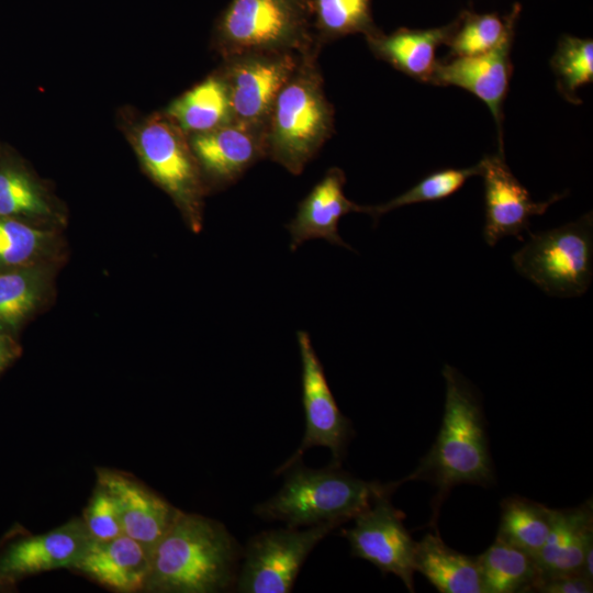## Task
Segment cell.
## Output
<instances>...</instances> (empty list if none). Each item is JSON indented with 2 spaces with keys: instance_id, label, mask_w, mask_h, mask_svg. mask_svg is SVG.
Listing matches in <instances>:
<instances>
[{
  "instance_id": "obj_1",
  "label": "cell",
  "mask_w": 593,
  "mask_h": 593,
  "mask_svg": "<svg viewBox=\"0 0 593 593\" xmlns=\"http://www.w3.org/2000/svg\"><path fill=\"white\" fill-rule=\"evenodd\" d=\"M240 549L220 522L179 512L150 552L145 592L215 593L237 578Z\"/></svg>"
},
{
  "instance_id": "obj_2",
  "label": "cell",
  "mask_w": 593,
  "mask_h": 593,
  "mask_svg": "<svg viewBox=\"0 0 593 593\" xmlns=\"http://www.w3.org/2000/svg\"><path fill=\"white\" fill-rule=\"evenodd\" d=\"M445 407L438 435L417 468L405 479L424 480L437 486L434 511L450 490L460 484L494 483L484 414L479 395L454 367L445 365Z\"/></svg>"
},
{
  "instance_id": "obj_3",
  "label": "cell",
  "mask_w": 593,
  "mask_h": 593,
  "mask_svg": "<svg viewBox=\"0 0 593 593\" xmlns=\"http://www.w3.org/2000/svg\"><path fill=\"white\" fill-rule=\"evenodd\" d=\"M306 54L279 92L267 122V157L290 174H302L334 131V108L326 98L316 57Z\"/></svg>"
},
{
  "instance_id": "obj_4",
  "label": "cell",
  "mask_w": 593,
  "mask_h": 593,
  "mask_svg": "<svg viewBox=\"0 0 593 593\" xmlns=\"http://www.w3.org/2000/svg\"><path fill=\"white\" fill-rule=\"evenodd\" d=\"M283 472L281 489L254 512L264 519L281 521L296 528L323 523L342 525L368 508L378 495L394 491L400 484L363 481L339 466L310 469L300 460Z\"/></svg>"
},
{
  "instance_id": "obj_5",
  "label": "cell",
  "mask_w": 593,
  "mask_h": 593,
  "mask_svg": "<svg viewBox=\"0 0 593 593\" xmlns=\"http://www.w3.org/2000/svg\"><path fill=\"white\" fill-rule=\"evenodd\" d=\"M214 42L223 58L245 52H318L311 0H231Z\"/></svg>"
},
{
  "instance_id": "obj_6",
  "label": "cell",
  "mask_w": 593,
  "mask_h": 593,
  "mask_svg": "<svg viewBox=\"0 0 593 593\" xmlns=\"http://www.w3.org/2000/svg\"><path fill=\"white\" fill-rule=\"evenodd\" d=\"M513 265L527 280L551 296L584 294L593 277V216L530 234L513 255Z\"/></svg>"
},
{
  "instance_id": "obj_7",
  "label": "cell",
  "mask_w": 593,
  "mask_h": 593,
  "mask_svg": "<svg viewBox=\"0 0 593 593\" xmlns=\"http://www.w3.org/2000/svg\"><path fill=\"white\" fill-rule=\"evenodd\" d=\"M135 147L146 172L171 197L191 231L199 233L208 189L188 135L165 113H156L138 126Z\"/></svg>"
},
{
  "instance_id": "obj_8",
  "label": "cell",
  "mask_w": 593,
  "mask_h": 593,
  "mask_svg": "<svg viewBox=\"0 0 593 593\" xmlns=\"http://www.w3.org/2000/svg\"><path fill=\"white\" fill-rule=\"evenodd\" d=\"M337 523H323L299 530L296 527L261 532L251 537L236 578L242 593H288L314 547Z\"/></svg>"
},
{
  "instance_id": "obj_9",
  "label": "cell",
  "mask_w": 593,
  "mask_h": 593,
  "mask_svg": "<svg viewBox=\"0 0 593 593\" xmlns=\"http://www.w3.org/2000/svg\"><path fill=\"white\" fill-rule=\"evenodd\" d=\"M303 56L294 52H245L224 57L219 71L230 90L234 121L265 132L279 92Z\"/></svg>"
},
{
  "instance_id": "obj_10",
  "label": "cell",
  "mask_w": 593,
  "mask_h": 593,
  "mask_svg": "<svg viewBox=\"0 0 593 593\" xmlns=\"http://www.w3.org/2000/svg\"><path fill=\"white\" fill-rule=\"evenodd\" d=\"M393 491L378 495L372 504L354 517V526L342 532L351 555L376 566L383 574L396 575L414 592L416 541L403 524V513L390 501Z\"/></svg>"
},
{
  "instance_id": "obj_11",
  "label": "cell",
  "mask_w": 593,
  "mask_h": 593,
  "mask_svg": "<svg viewBox=\"0 0 593 593\" xmlns=\"http://www.w3.org/2000/svg\"><path fill=\"white\" fill-rule=\"evenodd\" d=\"M296 339L302 362L305 432L296 451L276 473H282L299 461L307 449L317 446L328 448L333 466H339L353 433L350 419L343 415L337 406L309 333L299 331Z\"/></svg>"
},
{
  "instance_id": "obj_12",
  "label": "cell",
  "mask_w": 593,
  "mask_h": 593,
  "mask_svg": "<svg viewBox=\"0 0 593 593\" xmlns=\"http://www.w3.org/2000/svg\"><path fill=\"white\" fill-rule=\"evenodd\" d=\"M92 538L80 517L47 533L21 536L0 550V579L14 584L30 575L56 569H72Z\"/></svg>"
},
{
  "instance_id": "obj_13",
  "label": "cell",
  "mask_w": 593,
  "mask_h": 593,
  "mask_svg": "<svg viewBox=\"0 0 593 593\" xmlns=\"http://www.w3.org/2000/svg\"><path fill=\"white\" fill-rule=\"evenodd\" d=\"M484 183L485 219L483 238L489 246L507 236L523 240V232L530 219L544 214L563 194H555L542 202L533 201L528 190L513 175L503 153L481 160Z\"/></svg>"
},
{
  "instance_id": "obj_14",
  "label": "cell",
  "mask_w": 593,
  "mask_h": 593,
  "mask_svg": "<svg viewBox=\"0 0 593 593\" xmlns=\"http://www.w3.org/2000/svg\"><path fill=\"white\" fill-rule=\"evenodd\" d=\"M265 132L233 121L188 135L206 189L235 183L258 160L267 157Z\"/></svg>"
},
{
  "instance_id": "obj_15",
  "label": "cell",
  "mask_w": 593,
  "mask_h": 593,
  "mask_svg": "<svg viewBox=\"0 0 593 593\" xmlns=\"http://www.w3.org/2000/svg\"><path fill=\"white\" fill-rule=\"evenodd\" d=\"M97 479L116 504L123 533L152 551L180 510L130 473L98 468Z\"/></svg>"
},
{
  "instance_id": "obj_16",
  "label": "cell",
  "mask_w": 593,
  "mask_h": 593,
  "mask_svg": "<svg viewBox=\"0 0 593 593\" xmlns=\"http://www.w3.org/2000/svg\"><path fill=\"white\" fill-rule=\"evenodd\" d=\"M512 42L513 37L485 54L437 61L430 79L433 85L466 89L485 103L496 123L502 153V109L512 76Z\"/></svg>"
},
{
  "instance_id": "obj_17",
  "label": "cell",
  "mask_w": 593,
  "mask_h": 593,
  "mask_svg": "<svg viewBox=\"0 0 593 593\" xmlns=\"http://www.w3.org/2000/svg\"><path fill=\"white\" fill-rule=\"evenodd\" d=\"M345 182L344 171L338 167H332L299 203L294 217L287 224L291 235V251L304 242L315 238L353 249L339 236L338 222L351 212L366 213V206L347 199L344 193Z\"/></svg>"
},
{
  "instance_id": "obj_18",
  "label": "cell",
  "mask_w": 593,
  "mask_h": 593,
  "mask_svg": "<svg viewBox=\"0 0 593 593\" xmlns=\"http://www.w3.org/2000/svg\"><path fill=\"white\" fill-rule=\"evenodd\" d=\"M150 552L125 534L109 540H92L71 570L114 592H141L145 591L148 579Z\"/></svg>"
},
{
  "instance_id": "obj_19",
  "label": "cell",
  "mask_w": 593,
  "mask_h": 593,
  "mask_svg": "<svg viewBox=\"0 0 593 593\" xmlns=\"http://www.w3.org/2000/svg\"><path fill=\"white\" fill-rule=\"evenodd\" d=\"M592 546L593 506L591 500L578 507L552 510L549 534L535 557L539 579L582 572L584 555Z\"/></svg>"
},
{
  "instance_id": "obj_20",
  "label": "cell",
  "mask_w": 593,
  "mask_h": 593,
  "mask_svg": "<svg viewBox=\"0 0 593 593\" xmlns=\"http://www.w3.org/2000/svg\"><path fill=\"white\" fill-rule=\"evenodd\" d=\"M454 26L455 21L427 30L402 27L390 34L378 30L366 41L378 58L416 80L430 82L437 65L436 48L446 43Z\"/></svg>"
},
{
  "instance_id": "obj_21",
  "label": "cell",
  "mask_w": 593,
  "mask_h": 593,
  "mask_svg": "<svg viewBox=\"0 0 593 593\" xmlns=\"http://www.w3.org/2000/svg\"><path fill=\"white\" fill-rule=\"evenodd\" d=\"M414 566L441 593H483L477 557L451 549L438 533L416 541Z\"/></svg>"
},
{
  "instance_id": "obj_22",
  "label": "cell",
  "mask_w": 593,
  "mask_h": 593,
  "mask_svg": "<svg viewBox=\"0 0 593 593\" xmlns=\"http://www.w3.org/2000/svg\"><path fill=\"white\" fill-rule=\"evenodd\" d=\"M164 113L187 135L234 121L230 90L220 71L175 99Z\"/></svg>"
},
{
  "instance_id": "obj_23",
  "label": "cell",
  "mask_w": 593,
  "mask_h": 593,
  "mask_svg": "<svg viewBox=\"0 0 593 593\" xmlns=\"http://www.w3.org/2000/svg\"><path fill=\"white\" fill-rule=\"evenodd\" d=\"M477 560L483 593L533 592L540 578L532 555L499 538Z\"/></svg>"
},
{
  "instance_id": "obj_24",
  "label": "cell",
  "mask_w": 593,
  "mask_h": 593,
  "mask_svg": "<svg viewBox=\"0 0 593 593\" xmlns=\"http://www.w3.org/2000/svg\"><path fill=\"white\" fill-rule=\"evenodd\" d=\"M48 271L40 264L0 272V331L12 335L41 305Z\"/></svg>"
},
{
  "instance_id": "obj_25",
  "label": "cell",
  "mask_w": 593,
  "mask_h": 593,
  "mask_svg": "<svg viewBox=\"0 0 593 593\" xmlns=\"http://www.w3.org/2000/svg\"><path fill=\"white\" fill-rule=\"evenodd\" d=\"M519 4L501 18L495 13H473L466 11L458 20L446 41L454 57H467L493 51L506 40L514 37L515 23L519 15Z\"/></svg>"
},
{
  "instance_id": "obj_26",
  "label": "cell",
  "mask_w": 593,
  "mask_h": 593,
  "mask_svg": "<svg viewBox=\"0 0 593 593\" xmlns=\"http://www.w3.org/2000/svg\"><path fill=\"white\" fill-rule=\"evenodd\" d=\"M552 521V508L518 495L501 502L496 538L511 544L534 558L545 544Z\"/></svg>"
},
{
  "instance_id": "obj_27",
  "label": "cell",
  "mask_w": 593,
  "mask_h": 593,
  "mask_svg": "<svg viewBox=\"0 0 593 593\" xmlns=\"http://www.w3.org/2000/svg\"><path fill=\"white\" fill-rule=\"evenodd\" d=\"M313 29L317 43L361 33L366 36L379 29L372 18L371 0H311Z\"/></svg>"
},
{
  "instance_id": "obj_28",
  "label": "cell",
  "mask_w": 593,
  "mask_h": 593,
  "mask_svg": "<svg viewBox=\"0 0 593 593\" xmlns=\"http://www.w3.org/2000/svg\"><path fill=\"white\" fill-rule=\"evenodd\" d=\"M53 235L16 219L0 216V268L40 264L52 246Z\"/></svg>"
},
{
  "instance_id": "obj_29",
  "label": "cell",
  "mask_w": 593,
  "mask_h": 593,
  "mask_svg": "<svg viewBox=\"0 0 593 593\" xmlns=\"http://www.w3.org/2000/svg\"><path fill=\"white\" fill-rule=\"evenodd\" d=\"M481 161L468 168L437 170L392 200L379 205L366 206V213L378 219L401 206L446 199L457 192L469 178L481 175Z\"/></svg>"
},
{
  "instance_id": "obj_30",
  "label": "cell",
  "mask_w": 593,
  "mask_h": 593,
  "mask_svg": "<svg viewBox=\"0 0 593 593\" xmlns=\"http://www.w3.org/2000/svg\"><path fill=\"white\" fill-rule=\"evenodd\" d=\"M551 66L561 94L570 102H578V89L593 81L592 40L563 36L552 56Z\"/></svg>"
},
{
  "instance_id": "obj_31",
  "label": "cell",
  "mask_w": 593,
  "mask_h": 593,
  "mask_svg": "<svg viewBox=\"0 0 593 593\" xmlns=\"http://www.w3.org/2000/svg\"><path fill=\"white\" fill-rule=\"evenodd\" d=\"M52 214L48 199L27 174L13 168L0 169V216L48 219Z\"/></svg>"
},
{
  "instance_id": "obj_32",
  "label": "cell",
  "mask_w": 593,
  "mask_h": 593,
  "mask_svg": "<svg viewBox=\"0 0 593 593\" xmlns=\"http://www.w3.org/2000/svg\"><path fill=\"white\" fill-rule=\"evenodd\" d=\"M81 518L93 540H109L124 534L116 504L110 492L99 482Z\"/></svg>"
},
{
  "instance_id": "obj_33",
  "label": "cell",
  "mask_w": 593,
  "mask_h": 593,
  "mask_svg": "<svg viewBox=\"0 0 593 593\" xmlns=\"http://www.w3.org/2000/svg\"><path fill=\"white\" fill-rule=\"evenodd\" d=\"M533 592L591 593L593 592V580L582 572L557 574L539 579Z\"/></svg>"
},
{
  "instance_id": "obj_34",
  "label": "cell",
  "mask_w": 593,
  "mask_h": 593,
  "mask_svg": "<svg viewBox=\"0 0 593 593\" xmlns=\"http://www.w3.org/2000/svg\"><path fill=\"white\" fill-rule=\"evenodd\" d=\"M21 355L20 345L12 335L0 331V373Z\"/></svg>"
},
{
  "instance_id": "obj_35",
  "label": "cell",
  "mask_w": 593,
  "mask_h": 593,
  "mask_svg": "<svg viewBox=\"0 0 593 593\" xmlns=\"http://www.w3.org/2000/svg\"><path fill=\"white\" fill-rule=\"evenodd\" d=\"M11 589H13L12 585H10V584L3 582V581L0 579V592H2V591H8V590H11Z\"/></svg>"
}]
</instances>
